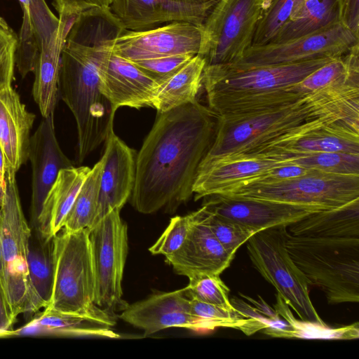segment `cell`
<instances>
[{
	"label": "cell",
	"instance_id": "6da1fadb",
	"mask_svg": "<svg viewBox=\"0 0 359 359\" xmlns=\"http://www.w3.org/2000/svg\"><path fill=\"white\" fill-rule=\"evenodd\" d=\"M217 116L196 99L157 118L136 156L130 197L136 210L173 212L187 202L201 163L214 140Z\"/></svg>",
	"mask_w": 359,
	"mask_h": 359
},
{
	"label": "cell",
	"instance_id": "7a4b0ae2",
	"mask_svg": "<svg viewBox=\"0 0 359 359\" xmlns=\"http://www.w3.org/2000/svg\"><path fill=\"white\" fill-rule=\"evenodd\" d=\"M125 30L109 8H93L76 16L67 35L60 57L58 93L76 121L79 163L114 130L116 111L100 90L99 69Z\"/></svg>",
	"mask_w": 359,
	"mask_h": 359
},
{
	"label": "cell",
	"instance_id": "3957f363",
	"mask_svg": "<svg viewBox=\"0 0 359 359\" xmlns=\"http://www.w3.org/2000/svg\"><path fill=\"white\" fill-rule=\"evenodd\" d=\"M340 119L359 124V98L335 88L314 92L288 105L217 116L214 140L203 161L252 157Z\"/></svg>",
	"mask_w": 359,
	"mask_h": 359
},
{
	"label": "cell",
	"instance_id": "277c9868",
	"mask_svg": "<svg viewBox=\"0 0 359 359\" xmlns=\"http://www.w3.org/2000/svg\"><path fill=\"white\" fill-rule=\"evenodd\" d=\"M333 59L248 68L230 65L205 66L202 85L208 107L221 116L246 113L271 104L280 90L300 82Z\"/></svg>",
	"mask_w": 359,
	"mask_h": 359
},
{
	"label": "cell",
	"instance_id": "5b68a950",
	"mask_svg": "<svg viewBox=\"0 0 359 359\" xmlns=\"http://www.w3.org/2000/svg\"><path fill=\"white\" fill-rule=\"evenodd\" d=\"M286 248L310 285L319 287L329 304L359 302V237L292 236Z\"/></svg>",
	"mask_w": 359,
	"mask_h": 359
},
{
	"label": "cell",
	"instance_id": "8992f818",
	"mask_svg": "<svg viewBox=\"0 0 359 359\" xmlns=\"http://www.w3.org/2000/svg\"><path fill=\"white\" fill-rule=\"evenodd\" d=\"M53 243V287L50 303L44 309L78 314L104 311L95 304L89 229L68 231L62 229L54 236Z\"/></svg>",
	"mask_w": 359,
	"mask_h": 359
},
{
	"label": "cell",
	"instance_id": "52a82bcc",
	"mask_svg": "<svg viewBox=\"0 0 359 359\" xmlns=\"http://www.w3.org/2000/svg\"><path fill=\"white\" fill-rule=\"evenodd\" d=\"M287 229L280 226L255 233L247 241L250 259L302 320L325 324L310 299V284L286 248Z\"/></svg>",
	"mask_w": 359,
	"mask_h": 359
},
{
	"label": "cell",
	"instance_id": "ba28073f",
	"mask_svg": "<svg viewBox=\"0 0 359 359\" xmlns=\"http://www.w3.org/2000/svg\"><path fill=\"white\" fill-rule=\"evenodd\" d=\"M32 228L24 215L16 180H6L0 205L4 284L14 318L35 313L30 287L27 257Z\"/></svg>",
	"mask_w": 359,
	"mask_h": 359
},
{
	"label": "cell",
	"instance_id": "9c48e42d",
	"mask_svg": "<svg viewBox=\"0 0 359 359\" xmlns=\"http://www.w3.org/2000/svg\"><path fill=\"white\" fill-rule=\"evenodd\" d=\"M268 0H219L203 26L198 55L205 66L238 62L252 46L257 25Z\"/></svg>",
	"mask_w": 359,
	"mask_h": 359
},
{
	"label": "cell",
	"instance_id": "30bf717a",
	"mask_svg": "<svg viewBox=\"0 0 359 359\" xmlns=\"http://www.w3.org/2000/svg\"><path fill=\"white\" fill-rule=\"evenodd\" d=\"M219 195L334 209L359 199V175L313 170L289 180L248 184Z\"/></svg>",
	"mask_w": 359,
	"mask_h": 359
},
{
	"label": "cell",
	"instance_id": "8fae6325",
	"mask_svg": "<svg viewBox=\"0 0 359 359\" xmlns=\"http://www.w3.org/2000/svg\"><path fill=\"white\" fill-rule=\"evenodd\" d=\"M115 208L89 229L95 278V304L110 315L128 306L122 279L128 254V227Z\"/></svg>",
	"mask_w": 359,
	"mask_h": 359
},
{
	"label": "cell",
	"instance_id": "7c38bea8",
	"mask_svg": "<svg viewBox=\"0 0 359 359\" xmlns=\"http://www.w3.org/2000/svg\"><path fill=\"white\" fill-rule=\"evenodd\" d=\"M359 44V37L340 22L316 32L278 43L250 46L238 62V68L298 63L319 58L340 57Z\"/></svg>",
	"mask_w": 359,
	"mask_h": 359
},
{
	"label": "cell",
	"instance_id": "4fadbf2b",
	"mask_svg": "<svg viewBox=\"0 0 359 359\" xmlns=\"http://www.w3.org/2000/svg\"><path fill=\"white\" fill-rule=\"evenodd\" d=\"M202 25L175 21L157 28L126 29L114 41L111 50L131 62L170 55H198L203 41Z\"/></svg>",
	"mask_w": 359,
	"mask_h": 359
},
{
	"label": "cell",
	"instance_id": "5bb4252c",
	"mask_svg": "<svg viewBox=\"0 0 359 359\" xmlns=\"http://www.w3.org/2000/svg\"><path fill=\"white\" fill-rule=\"evenodd\" d=\"M203 207L220 217L237 222L257 231L287 226L306 216L329 210L313 205H301L213 194L203 197Z\"/></svg>",
	"mask_w": 359,
	"mask_h": 359
},
{
	"label": "cell",
	"instance_id": "9a60e30c",
	"mask_svg": "<svg viewBox=\"0 0 359 359\" xmlns=\"http://www.w3.org/2000/svg\"><path fill=\"white\" fill-rule=\"evenodd\" d=\"M119 318L149 335L168 327L206 332L203 321L191 312L186 287L158 292L128 306Z\"/></svg>",
	"mask_w": 359,
	"mask_h": 359
},
{
	"label": "cell",
	"instance_id": "2e32d148",
	"mask_svg": "<svg viewBox=\"0 0 359 359\" xmlns=\"http://www.w3.org/2000/svg\"><path fill=\"white\" fill-rule=\"evenodd\" d=\"M28 159L32 170L30 226L36 229L46 198L59 172L73 166L57 142L54 113L43 117L30 137Z\"/></svg>",
	"mask_w": 359,
	"mask_h": 359
},
{
	"label": "cell",
	"instance_id": "e0dca14e",
	"mask_svg": "<svg viewBox=\"0 0 359 359\" xmlns=\"http://www.w3.org/2000/svg\"><path fill=\"white\" fill-rule=\"evenodd\" d=\"M99 76L100 90L115 111L120 107H153L159 85L111 48L100 67Z\"/></svg>",
	"mask_w": 359,
	"mask_h": 359
},
{
	"label": "cell",
	"instance_id": "ac0fdd59",
	"mask_svg": "<svg viewBox=\"0 0 359 359\" xmlns=\"http://www.w3.org/2000/svg\"><path fill=\"white\" fill-rule=\"evenodd\" d=\"M194 222L182 246L165 256L175 271L190 278L203 273L217 274L231 263L235 254L228 252L205 223L202 208L193 212Z\"/></svg>",
	"mask_w": 359,
	"mask_h": 359
},
{
	"label": "cell",
	"instance_id": "d6986e66",
	"mask_svg": "<svg viewBox=\"0 0 359 359\" xmlns=\"http://www.w3.org/2000/svg\"><path fill=\"white\" fill-rule=\"evenodd\" d=\"M105 142L96 223L113 209L123 208L130 199L135 180V150L126 145L114 130Z\"/></svg>",
	"mask_w": 359,
	"mask_h": 359
},
{
	"label": "cell",
	"instance_id": "ffe728a7",
	"mask_svg": "<svg viewBox=\"0 0 359 359\" xmlns=\"http://www.w3.org/2000/svg\"><path fill=\"white\" fill-rule=\"evenodd\" d=\"M214 6L172 0H112L109 9L126 30L140 31L175 21L202 25Z\"/></svg>",
	"mask_w": 359,
	"mask_h": 359
},
{
	"label": "cell",
	"instance_id": "44dd1931",
	"mask_svg": "<svg viewBox=\"0 0 359 359\" xmlns=\"http://www.w3.org/2000/svg\"><path fill=\"white\" fill-rule=\"evenodd\" d=\"M286 163L267 158L224 157L202 161L193 186L195 200L224 194L255 181L262 173Z\"/></svg>",
	"mask_w": 359,
	"mask_h": 359
},
{
	"label": "cell",
	"instance_id": "7402d4cb",
	"mask_svg": "<svg viewBox=\"0 0 359 359\" xmlns=\"http://www.w3.org/2000/svg\"><path fill=\"white\" fill-rule=\"evenodd\" d=\"M320 152L359 154V127L343 119L334 121L248 158L282 161L294 155Z\"/></svg>",
	"mask_w": 359,
	"mask_h": 359
},
{
	"label": "cell",
	"instance_id": "603a6c76",
	"mask_svg": "<svg viewBox=\"0 0 359 359\" xmlns=\"http://www.w3.org/2000/svg\"><path fill=\"white\" fill-rule=\"evenodd\" d=\"M35 115L29 112L12 86L0 90V144L6 180L15 179L28 159L30 131Z\"/></svg>",
	"mask_w": 359,
	"mask_h": 359
},
{
	"label": "cell",
	"instance_id": "cb8c5ba5",
	"mask_svg": "<svg viewBox=\"0 0 359 359\" xmlns=\"http://www.w3.org/2000/svg\"><path fill=\"white\" fill-rule=\"evenodd\" d=\"M111 315L106 311L95 314L63 313L44 309L25 326L13 330L12 335H54L97 337L117 339Z\"/></svg>",
	"mask_w": 359,
	"mask_h": 359
},
{
	"label": "cell",
	"instance_id": "d4e9b609",
	"mask_svg": "<svg viewBox=\"0 0 359 359\" xmlns=\"http://www.w3.org/2000/svg\"><path fill=\"white\" fill-rule=\"evenodd\" d=\"M76 16L59 18V27L54 32L43 34L39 37L40 52L34 71L35 79L32 95L43 117H47L55 111L59 94L61 53Z\"/></svg>",
	"mask_w": 359,
	"mask_h": 359
},
{
	"label": "cell",
	"instance_id": "484cf974",
	"mask_svg": "<svg viewBox=\"0 0 359 359\" xmlns=\"http://www.w3.org/2000/svg\"><path fill=\"white\" fill-rule=\"evenodd\" d=\"M90 170L86 166H72L59 172L44 202L37 227L32 229L53 237L63 228L65 219Z\"/></svg>",
	"mask_w": 359,
	"mask_h": 359
},
{
	"label": "cell",
	"instance_id": "4316f807",
	"mask_svg": "<svg viewBox=\"0 0 359 359\" xmlns=\"http://www.w3.org/2000/svg\"><path fill=\"white\" fill-rule=\"evenodd\" d=\"M294 236L359 237V199L343 207L310 214L287 226Z\"/></svg>",
	"mask_w": 359,
	"mask_h": 359
},
{
	"label": "cell",
	"instance_id": "83f0119b",
	"mask_svg": "<svg viewBox=\"0 0 359 359\" xmlns=\"http://www.w3.org/2000/svg\"><path fill=\"white\" fill-rule=\"evenodd\" d=\"M53 237L32 229L27 257L28 273L36 312L50 301L54 280Z\"/></svg>",
	"mask_w": 359,
	"mask_h": 359
},
{
	"label": "cell",
	"instance_id": "f1b7e54d",
	"mask_svg": "<svg viewBox=\"0 0 359 359\" xmlns=\"http://www.w3.org/2000/svg\"><path fill=\"white\" fill-rule=\"evenodd\" d=\"M205 59L194 55L186 65L158 86L153 101L158 113L192 102L202 86Z\"/></svg>",
	"mask_w": 359,
	"mask_h": 359
},
{
	"label": "cell",
	"instance_id": "f546056e",
	"mask_svg": "<svg viewBox=\"0 0 359 359\" xmlns=\"http://www.w3.org/2000/svg\"><path fill=\"white\" fill-rule=\"evenodd\" d=\"M339 22V0H305L270 43H285Z\"/></svg>",
	"mask_w": 359,
	"mask_h": 359
},
{
	"label": "cell",
	"instance_id": "4dcf8cb0",
	"mask_svg": "<svg viewBox=\"0 0 359 359\" xmlns=\"http://www.w3.org/2000/svg\"><path fill=\"white\" fill-rule=\"evenodd\" d=\"M359 83V44L344 55L333 59L288 90L307 95L348 83Z\"/></svg>",
	"mask_w": 359,
	"mask_h": 359
},
{
	"label": "cell",
	"instance_id": "1f68e13d",
	"mask_svg": "<svg viewBox=\"0 0 359 359\" xmlns=\"http://www.w3.org/2000/svg\"><path fill=\"white\" fill-rule=\"evenodd\" d=\"M103 165L102 157L87 176L62 229L68 231L89 229L96 223Z\"/></svg>",
	"mask_w": 359,
	"mask_h": 359
},
{
	"label": "cell",
	"instance_id": "d6a6232c",
	"mask_svg": "<svg viewBox=\"0 0 359 359\" xmlns=\"http://www.w3.org/2000/svg\"><path fill=\"white\" fill-rule=\"evenodd\" d=\"M273 306L278 315L294 327L295 338L354 339L359 337L358 323L343 327L330 328L326 324L297 320L287 303L278 293Z\"/></svg>",
	"mask_w": 359,
	"mask_h": 359
},
{
	"label": "cell",
	"instance_id": "836d02e7",
	"mask_svg": "<svg viewBox=\"0 0 359 359\" xmlns=\"http://www.w3.org/2000/svg\"><path fill=\"white\" fill-rule=\"evenodd\" d=\"M282 161L294 163L318 172L359 175V154L341 152H320L289 156Z\"/></svg>",
	"mask_w": 359,
	"mask_h": 359
},
{
	"label": "cell",
	"instance_id": "e575fe53",
	"mask_svg": "<svg viewBox=\"0 0 359 359\" xmlns=\"http://www.w3.org/2000/svg\"><path fill=\"white\" fill-rule=\"evenodd\" d=\"M305 0H268V5L259 21L251 46L270 43Z\"/></svg>",
	"mask_w": 359,
	"mask_h": 359
},
{
	"label": "cell",
	"instance_id": "d590c367",
	"mask_svg": "<svg viewBox=\"0 0 359 359\" xmlns=\"http://www.w3.org/2000/svg\"><path fill=\"white\" fill-rule=\"evenodd\" d=\"M201 208L203 219L215 237L232 254H236L240 246L258 232L241 223L213 214L203 206Z\"/></svg>",
	"mask_w": 359,
	"mask_h": 359
},
{
	"label": "cell",
	"instance_id": "8d00e7d4",
	"mask_svg": "<svg viewBox=\"0 0 359 359\" xmlns=\"http://www.w3.org/2000/svg\"><path fill=\"white\" fill-rule=\"evenodd\" d=\"M189 280V283L185 287L190 299L228 309L233 308L229 297V289L219 275L203 273Z\"/></svg>",
	"mask_w": 359,
	"mask_h": 359
},
{
	"label": "cell",
	"instance_id": "74e56055",
	"mask_svg": "<svg viewBox=\"0 0 359 359\" xmlns=\"http://www.w3.org/2000/svg\"><path fill=\"white\" fill-rule=\"evenodd\" d=\"M22 23L18 39L15 64L24 78L34 72L40 52V42L34 29L30 11H22Z\"/></svg>",
	"mask_w": 359,
	"mask_h": 359
},
{
	"label": "cell",
	"instance_id": "f35d334b",
	"mask_svg": "<svg viewBox=\"0 0 359 359\" xmlns=\"http://www.w3.org/2000/svg\"><path fill=\"white\" fill-rule=\"evenodd\" d=\"M191 312L204 323L207 331L217 327H232L239 330L247 323L248 318L234 307L228 309L191 299Z\"/></svg>",
	"mask_w": 359,
	"mask_h": 359
},
{
	"label": "cell",
	"instance_id": "ab89813d",
	"mask_svg": "<svg viewBox=\"0 0 359 359\" xmlns=\"http://www.w3.org/2000/svg\"><path fill=\"white\" fill-rule=\"evenodd\" d=\"M194 222L193 212L172 217L167 228L149 250L154 255H169L177 251L185 241Z\"/></svg>",
	"mask_w": 359,
	"mask_h": 359
},
{
	"label": "cell",
	"instance_id": "60d3db41",
	"mask_svg": "<svg viewBox=\"0 0 359 359\" xmlns=\"http://www.w3.org/2000/svg\"><path fill=\"white\" fill-rule=\"evenodd\" d=\"M194 55H177L133 62L158 85L186 65Z\"/></svg>",
	"mask_w": 359,
	"mask_h": 359
},
{
	"label": "cell",
	"instance_id": "b9f144b4",
	"mask_svg": "<svg viewBox=\"0 0 359 359\" xmlns=\"http://www.w3.org/2000/svg\"><path fill=\"white\" fill-rule=\"evenodd\" d=\"M18 38L0 24V90L12 86Z\"/></svg>",
	"mask_w": 359,
	"mask_h": 359
},
{
	"label": "cell",
	"instance_id": "7bdbcfd3",
	"mask_svg": "<svg viewBox=\"0 0 359 359\" xmlns=\"http://www.w3.org/2000/svg\"><path fill=\"white\" fill-rule=\"evenodd\" d=\"M111 1L112 0H53L60 18L76 16L93 8H108Z\"/></svg>",
	"mask_w": 359,
	"mask_h": 359
},
{
	"label": "cell",
	"instance_id": "ee69618b",
	"mask_svg": "<svg viewBox=\"0 0 359 359\" xmlns=\"http://www.w3.org/2000/svg\"><path fill=\"white\" fill-rule=\"evenodd\" d=\"M15 321L4 285L0 280V337L12 336V326Z\"/></svg>",
	"mask_w": 359,
	"mask_h": 359
},
{
	"label": "cell",
	"instance_id": "f6af8a7d",
	"mask_svg": "<svg viewBox=\"0 0 359 359\" xmlns=\"http://www.w3.org/2000/svg\"><path fill=\"white\" fill-rule=\"evenodd\" d=\"M339 20L345 27L355 29L359 25V0H339Z\"/></svg>",
	"mask_w": 359,
	"mask_h": 359
},
{
	"label": "cell",
	"instance_id": "bcb514c9",
	"mask_svg": "<svg viewBox=\"0 0 359 359\" xmlns=\"http://www.w3.org/2000/svg\"><path fill=\"white\" fill-rule=\"evenodd\" d=\"M240 295L249 301L255 309L261 314L271 319H277L280 318V316L276 310L270 307L261 297H259V300H257L241 293H240Z\"/></svg>",
	"mask_w": 359,
	"mask_h": 359
},
{
	"label": "cell",
	"instance_id": "7dc6e473",
	"mask_svg": "<svg viewBox=\"0 0 359 359\" xmlns=\"http://www.w3.org/2000/svg\"><path fill=\"white\" fill-rule=\"evenodd\" d=\"M6 187V180L4 158L2 149H1V147L0 144V187L3 190L5 191Z\"/></svg>",
	"mask_w": 359,
	"mask_h": 359
},
{
	"label": "cell",
	"instance_id": "c3c4849f",
	"mask_svg": "<svg viewBox=\"0 0 359 359\" xmlns=\"http://www.w3.org/2000/svg\"><path fill=\"white\" fill-rule=\"evenodd\" d=\"M176 2L183 3L191 5H205L213 4L215 5L219 0H172Z\"/></svg>",
	"mask_w": 359,
	"mask_h": 359
},
{
	"label": "cell",
	"instance_id": "681fc988",
	"mask_svg": "<svg viewBox=\"0 0 359 359\" xmlns=\"http://www.w3.org/2000/svg\"><path fill=\"white\" fill-rule=\"evenodd\" d=\"M0 280L2 282V283L4 285V284L3 257H2V245H1V235H0Z\"/></svg>",
	"mask_w": 359,
	"mask_h": 359
},
{
	"label": "cell",
	"instance_id": "f907efd6",
	"mask_svg": "<svg viewBox=\"0 0 359 359\" xmlns=\"http://www.w3.org/2000/svg\"><path fill=\"white\" fill-rule=\"evenodd\" d=\"M22 11L29 10L30 0H18Z\"/></svg>",
	"mask_w": 359,
	"mask_h": 359
},
{
	"label": "cell",
	"instance_id": "816d5d0a",
	"mask_svg": "<svg viewBox=\"0 0 359 359\" xmlns=\"http://www.w3.org/2000/svg\"><path fill=\"white\" fill-rule=\"evenodd\" d=\"M5 191L0 187V205L1 204Z\"/></svg>",
	"mask_w": 359,
	"mask_h": 359
}]
</instances>
